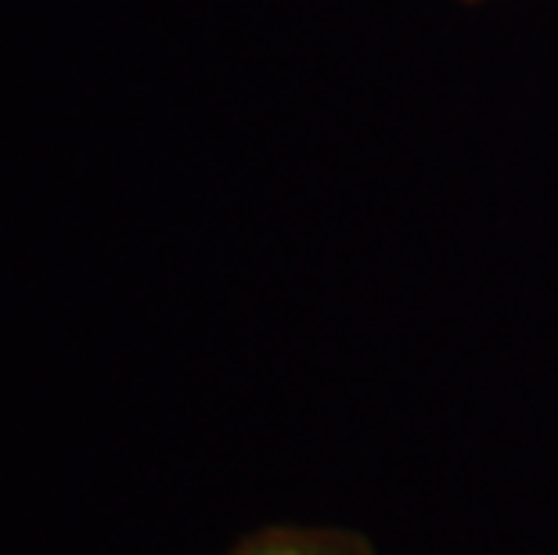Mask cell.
<instances>
[{
    "mask_svg": "<svg viewBox=\"0 0 558 555\" xmlns=\"http://www.w3.org/2000/svg\"><path fill=\"white\" fill-rule=\"evenodd\" d=\"M228 555H375V545L350 527H259Z\"/></svg>",
    "mask_w": 558,
    "mask_h": 555,
    "instance_id": "cell-1",
    "label": "cell"
},
{
    "mask_svg": "<svg viewBox=\"0 0 558 555\" xmlns=\"http://www.w3.org/2000/svg\"><path fill=\"white\" fill-rule=\"evenodd\" d=\"M465 4H480V0H465Z\"/></svg>",
    "mask_w": 558,
    "mask_h": 555,
    "instance_id": "cell-2",
    "label": "cell"
}]
</instances>
